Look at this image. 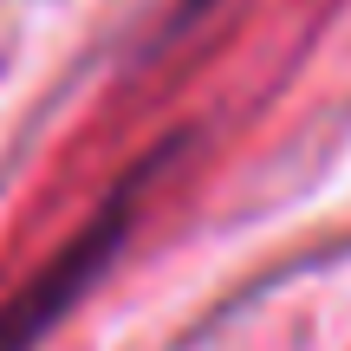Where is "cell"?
Instances as JSON below:
<instances>
[{
	"label": "cell",
	"mask_w": 351,
	"mask_h": 351,
	"mask_svg": "<svg viewBox=\"0 0 351 351\" xmlns=\"http://www.w3.org/2000/svg\"><path fill=\"white\" fill-rule=\"evenodd\" d=\"M163 169V156H150L137 176H130L124 189H117L111 202H104L98 215L85 221V234L72 241V247H59L46 267H39L33 280H26L20 293H13L7 306H0V351H33L39 339H46L52 326H59L65 313H72L78 300H85L91 287L104 280V267L117 261V247H124V234H130V221H137V195H143V182Z\"/></svg>",
	"instance_id": "obj_1"
},
{
	"label": "cell",
	"mask_w": 351,
	"mask_h": 351,
	"mask_svg": "<svg viewBox=\"0 0 351 351\" xmlns=\"http://www.w3.org/2000/svg\"><path fill=\"white\" fill-rule=\"evenodd\" d=\"M195 7H208V0H195Z\"/></svg>",
	"instance_id": "obj_2"
}]
</instances>
